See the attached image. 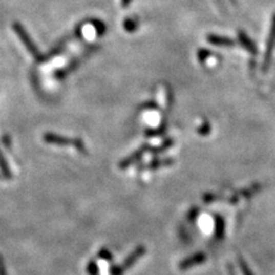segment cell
<instances>
[{
    "instance_id": "ba28073f",
    "label": "cell",
    "mask_w": 275,
    "mask_h": 275,
    "mask_svg": "<svg viewBox=\"0 0 275 275\" xmlns=\"http://www.w3.org/2000/svg\"><path fill=\"white\" fill-rule=\"evenodd\" d=\"M238 38H239L240 44L242 45L245 48V50L251 53V54H253V55L257 54V52H258L257 46H256V44H255L252 39H250L247 33H244L243 31H239L238 32Z\"/></svg>"
},
{
    "instance_id": "7c38bea8",
    "label": "cell",
    "mask_w": 275,
    "mask_h": 275,
    "mask_svg": "<svg viewBox=\"0 0 275 275\" xmlns=\"http://www.w3.org/2000/svg\"><path fill=\"white\" fill-rule=\"evenodd\" d=\"M173 143H175V140L168 138V139H165V141H163L158 147L151 148L149 151H151L153 154H162L165 151H167V149L170 147H172Z\"/></svg>"
},
{
    "instance_id": "277c9868",
    "label": "cell",
    "mask_w": 275,
    "mask_h": 275,
    "mask_svg": "<svg viewBox=\"0 0 275 275\" xmlns=\"http://www.w3.org/2000/svg\"><path fill=\"white\" fill-rule=\"evenodd\" d=\"M149 149H151V148H149L148 144H143L141 148L138 149L137 152H134L132 155H130L129 157H126L125 160H123L122 162H120L118 164V167L120 168V170H125V168L130 167L131 165H133V164L138 163L142 158L143 154L146 153L147 151H149Z\"/></svg>"
},
{
    "instance_id": "3957f363",
    "label": "cell",
    "mask_w": 275,
    "mask_h": 275,
    "mask_svg": "<svg viewBox=\"0 0 275 275\" xmlns=\"http://www.w3.org/2000/svg\"><path fill=\"white\" fill-rule=\"evenodd\" d=\"M146 252V249H144L143 247H139L137 248L134 251L132 252V255L130 256V257L125 260V262L120 265V266L118 267H115L113 268L112 271V275H122L125 271H126L128 268H130L132 266V265L137 262V260L141 257V256Z\"/></svg>"
},
{
    "instance_id": "5bb4252c",
    "label": "cell",
    "mask_w": 275,
    "mask_h": 275,
    "mask_svg": "<svg viewBox=\"0 0 275 275\" xmlns=\"http://www.w3.org/2000/svg\"><path fill=\"white\" fill-rule=\"evenodd\" d=\"M166 132V123L161 124L160 128H157L155 130H149V131L146 132L148 137H160L162 134Z\"/></svg>"
},
{
    "instance_id": "7a4b0ae2",
    "label": "cell",
    "mask_w": 275,
    "mask_h": 275,
    "mask_svg": "<svg viewBox=\"0 0 275 275\" xmlns=\"http://www.w3.org/2000/svg\"><path fill=\"white\" fill-rule=\"evenodd\" d=\"M274 47H275V14L272 18V24H271V29H269L268 40H267V45H266V51H265L264 65H263L264 71H267V69L269 68V65H271Z\"/></svg>"
},
{
    "instance_id": "4fadbf2b",
    "label": "cell",
    "mask_w": 275,
    "mask_h": 275,
    "mask_svg": "<svg viewBox=\"0 0 275 275\" xmlns=\"http://www.w3.org/2000/svg\"><path fill=\"white\" fill-rule=\"evenodd\" d=\"M0 170H2L3 176L5 178H7V179H11V178H12V171H11V168H9L6 160H5V157H4L2 152H0Z\"/></svg>"
},
{
    "instance_id": "d6986e66",
    "label": "cell",
    "mask_w": 275,
    "mask_h": 275,
    "mask_svg": "<svg viewBox=\"0 0 275 275\" xmlns=\"http://www.w3.org/2000/svg\"><path fill=\"white\" fill-rule=\"evenodd\" d=\"M212 53L209 51V50H205V48H202V50L199 51V53H197V57H199V61L200 62H204L207 57L211 56Z\"/></svg>"
},
{
    "instance_id": "9a60e30c",
    "label": "cell",
    "mask_w": 275,
    "mask_h": 275,
    "mask_svg": "<svg viewBox=\"0 0 275 275\" xmlns=\"http://www.w3.org/2000/svg\"><path fill=\"white\" fill-rule=\"evenodd\" d=\"M93 23V26L96 30V33H98V36H103L104 32L107 31V27H105V24L101 21V20H93L92 21Z\"/></svg>"
},
{
    "instance_id": "ffe728a7",
    "label": "cell",
    "mask_w": 275,
    "mask_h": 275,
    "mask_svg": "<svg viewBox=\"0 0 275 275\" xmlns=\"http://www.w3.org/2000/svg\"><path fill=\"white\" fill-rule=\"evenodd\" d=\"M74 147L78 151L79 153H86V148H85V143L81 139H74Z\"/></svg>"
},
{
    "instance_id": "d4e9b609",
    "label": "cell",
    "mask_w": 275,
    "mask_h": 275,
    "mask_svg": "<svg viewBox=\"0 0 275 275\" xmlns=\"http://www.w3.org/2000/svg\"><path fill=\"white\" fill-rule=\"evenodd\" d=\"M132 3V0H122V7H128L130 6V4Z\"/></svg>"
},
{
    "instance_id": "603a6c76",
    "label": "cell",
    "mask_w": 275,
    "mask_h": 275,
    "mask_svg": "<svg viewBox=\"0 0 275 275\" xmlns=\"http://www.w3.org/2000/svg\"><path fill=\"white\" fill-rule=\"evenodd\" d=\"M0 275H8L7 271H6V267H5V263H4V259L2 256H0Z\"/></svg>"
},
{
    "instance_id": "484cf974",
    "label": "cell",
    "mask_w": 275,
    "mask_h": 275,
    "mask_svg": "<svg viewBox=\"0 0 275 275\" xmlns=\"http://www.w3.org/2000/svg\"><path fill=\"white\" fill-rule=\"evenodd\" d=\"M229 275H235V272H234V269H233V266H231V265H229Z\"/></svg>"
},
{
    "instance_id": "6da1fadb",
    "label": "cell",
    "mask_w": 275,
    "mask_h": 275,
    "mask_svg": "<svg viewBox=\"0 0 275 275\" xmlns=\"http://www.w3.org/2000/svg\"><path fill=\"white\" fill-rule=\"evenodd\" d=\"M13 28H14V30H15V32L17 33V36L20 37V39L22 40L24 46L27 47V50L30 52V54L35 57L38 62H44L45 56L41 54L39 50H38L37 46L35 45V43L32 41L30 36H29V33L26 31V29L23 28L22 24L18 23V22H15L13 24Z\"/></svg>"
},
{
    "instance_id": "ac0fdd59",
    "label": "cell",
    "mask_w": 275,
    "mask_h": 275,
    "mask_svg": "<svg viewBox=\"0 0 275 275\" xmlns=\"http://www.w3.org/2000/svg\"><path fill=\"white\" fill-rule=\"evenodd\" d=\"M239 264H240L241 271H242L243 275H253V273L251 272V269H250V268L248 267V265H247V263L244 262V259H243V258L239 257Z\"/></svg>"
},
{
    "instance_id": "52a82bcc",
    "label": "cell",
    "mask_w": 275,
    "mask_h": 275,
    "mask_svg": "<svg viewBox=\"0 0 275 275\" xmlns=\"http://www.w3.org/2000/svg\"><path fill=\"white\" fill-rule=\"evenodd\" d=\"M207 41L210 44L218 46V47H233L235 45V41L230 38L223 37V36H217V35H209L207 36Z\"/></svg>"
},
{
    "instance_id": "cb8c5ba5",
    "label": "cell",
    "mask_w": 275,
    "mask_h": 275,
    "mask_svg": "<svg viewBox=\"0 0 275 275\" xmlns=\"http://www.w3.org/2000/svg\"><path fill=\"white\" fill-rule=\"evenodd\" d=\"M100 256L102 258H107V259H112V255H110L107 250H103V251L100 252Z\"/></svg>"
},
{
    "instance_id": "e0dca14e",
    "label": "cell",
    "mask_w": 275,
    "mask_h": 275,
    "mask_svg": "<svg viewBox=\"0 0 275 275\" xmlns=\"http://www.w3.org/2000/svg\"><path fill=\"white\" fill-rule=\"evenodd\" d=\"M197 132H199V134H201V136H207V134L211 132L210 123L204 120L203 124H202L201 126H199V129H197Z\"/></svg>"
},
{
    "instance_id": "5b68a950",
    "label": "cell",
    "mask_w": 275,
    "mask_h": 275,
    "mask_svg": "<svg viewBox=\"0 0 275 275\" xmlns=\"http://www.w3.org/2000/svg\"><path fill=\"white\" fill-rule=\"evenodd\" d=\"M44 141L50 144H55V146H68V144L74 146V139L62 137L52 132L44 134Z\"/></svg>"
},
{
    "instance_id": "30bf717a",
    "label": "cell",
    "mask_w": 275,
    "mask_h": 275,
    "mask_svg": "<svg viewBox=\"0 0 275 275\" xmlns=\"http://www.w3.org/2000/svg\"><path fill=\"white\" fill-rule=\"evenodd\" d=\"M79 66V61L78 60H75V61H72L71 64H69L68 67H66L65 69H61V70H57L55 72V75L54 77H56L57 79H64L66 78L67 76H68L71 71H74L77 67Z\"/></svg>"
},
{
    "instance_id": "8fae6325",
    "label": "cell",
    "mask_w": 275,
    "mask_h": 275,
    "mask_svg": "<svg viewBox=\"0 0 275 275\" xmlns=\"http://www.w3.org/2000/svg\"><path fill=\"white\" fill-rule=\"evenodd\" d=\"M124 30L128 32H134L139 28V20L137 17H128L123 23Z\"/></svg>"
},
{
    "instance_id": "9c48e42d",
    "label": "cell",
    "mask_w": 275,
    "mask_h": 275,
    "mask_svg": "<svg viewBox=\"0 0 275 275\" xmlns=\"http://www.w3.org/2000/svg\"><path fill=\"white\" fill-rule=\"evenodd\" d=\"M173 163H175V161L171 160V158H164V160H156V161H153V162H151L149 164H147L146 166L139 167V170H143V168H146V170H157V168H160V167L171 166V165H173Z\"/></svg>"
},
{
    "instance_id": "8992f818",
    "label": "cell",
    "mask_w": 275,
    "mask_h": 275,
    "mask_svg": "<svg viewBox=\"0 0 275 275\" xmlns=\"http://www.w3.org/2000/svg\"><path fill=\"white\" fill-rule=\"evenodd\" d=\"M206 260V256L203 252H199L194 256H192V257L187 258L185 260H182V262L179 264V268L181 271H186V269L194 267L196 265L204 263Z\"/></svg>"
},
{
    "instance_id": "2e32d148",
    "label": "cell",
    "mask_w": 275,
    "mask_h": 275,
    "mask_svg": "<svg viewBox=\"0 0 275 275\" xmlns=\"http://www.w3.org/2000/svg\"><path fill=\"white\" fill-rule=\"evenodd\" d=\"M216 234H217V238H221V236H223L224 234V220L223 218H221V217H217V220H216Z\"/></svg>"
},
{
    "instance_id": "7402d4cb",
    "label": "cell",
    "mask_w": 275,
    "mask_h": 275,
    "mask_svg": "<svg viewBox=\"0 0 275 275\" xmlns=\"http://www.w3.org/2000/svg\"><path fill=\"white\" fill-rule=\"evenodd\" d=\"M89 273L91 275H98V267L94 263H90L89 265Z\"/></svg>"
},
{
    "instance_id": "44dd1931",
    "label": "cell",
    "mask_w": 275,
    "mask_h": 275,
    "mask_svg": "<svg viewBox=\"0 0 275 275\" xmlns=\"http://www.w3.org/2000/svg\"><path fill=\"white\" fill-rule=\"evenodd\" d=\"M157 103L155 102V101H148V102L146 103H143L141 105V109L143 110H151V109H157Z\"/></svg>"
}]
</instances>
